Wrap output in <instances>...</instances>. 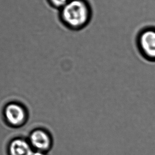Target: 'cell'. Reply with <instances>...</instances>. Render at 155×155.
I'll use <instances>...</instances> for the list:
<instances>
[{
  "label": "cell",
  "mask_w": 155,
  "mask_h": 155,
  "mask_svg": "<svg viewBox=\"0 0 155 155\" xmlns=\"http://www.w3.org/2000/svg\"><path fill=\"white\" fill-rule=\"evenodd\" d=\"M61 18L67 27L73 29H83L91 20L93 11L87 0H70L61 9Z\"/></svg>",
  "instance_id": "cell-1"
},
{
  "label": "cell",
  "mask_w": 155,
  "mask_h": 155,
  "mask_svg": "<svg viewBox=\"0 0 155 155\" xmlns=\"http://www.w3.org/2000/svg\"><path fill=\"white\" fill-rule=\"evenodd\" d=\"M136 45L143 58L151 62H155V27H148L139 32Z\"/></svg>",
  "instance_id": "cell-2"
},
{
  "label": "cell",
  "mask_w": 155,
  "mask_h": 155,
  "mask_svg": "<svg viewBox=\"0 0 155 155\" xmlns=\"http://www.w3.org/2000/svg\"><path fill=\"white\" fill-rule=\"evenodd\" d=\"M5 119L11 127L22 125L26 119V112L21 105L12 103L6 106L4 110Z\"/></svg>",
  "instance_id": "cell-3"
},
{
  "label": "cell",
  "mask_w": 155,
  "mask_h": 155,
  "mask_svg": "<svg viewBox=\"0 0 155 155\" xmlns=\"http://www.w3.org/2000/svg\"><path fill=\"white\" fill-rule=\"evenodd\" d=\"M29 143L36 150L45 152L51 146L52 141L50 135L42 129L35 130L29 136Z\"/></svg>",
  "instance_id": "cell-4"
},
{
  "label": "cell",
  "mask_w": 155,
  "mask_h": 155,
  "mask_svg": "<svg viewBox=\"0 0 155 155\" xmlns=\"http://www.w3.org/2000/svg\"><path fill=\"white\" fill-rule=\"evenodd\" d=\"M9 155H32L34 151L30 143L21 138L13 139L8 147Z\"/></svg>",
  "instance_id": "cell-5"
},
{
  "label": "cell",
  "mask_w": 155,
  "mask_h": 155,
  "mask_svg": "<svg viewBox=\"0 0 155 155\" xmlns=\"http://www.w3.org/2000/svg\"><path fill=\"white\" fill-rule=\"evenodd\" d=\"M50 1L54 6L62 9L70 0H50Z\"/></svg>",
  "instance_id": "cell-6"
},
{
  "label": "cell",
  "mask_w": 155,
  "mask_h": 155,
  "mask_svg": "<svg viewBox=\"0 0 155 155\" xmlns=\"http://www.w3.org/2000/svg\"><path fill=\"white\" fill-rule=\"evenodd\" d=\"M46 155L44 153V152L41 151L35 150V151H34L33 155Z\"/></svg>",
  "instance_id": "cell-7"
}]
</instances>
